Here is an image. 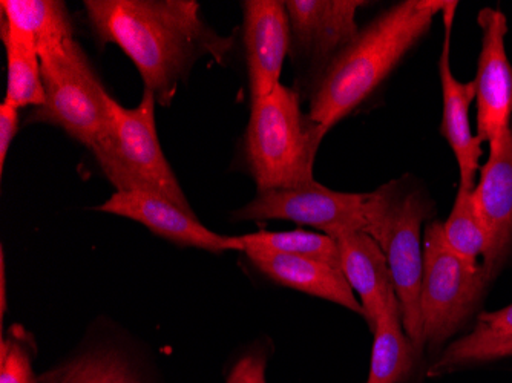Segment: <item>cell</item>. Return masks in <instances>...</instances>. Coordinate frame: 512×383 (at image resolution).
Returning a JSON list of instances; mask_svg holds the SVG:
<instances>
[{"label":"cell","instance_id":"cell-3","mask_svg":"<svg viewBox=\"0 0 512 383\" xmlns=\"http://www.w3.org/2000/svg\"><path fill=\"white\" fill-rule=\"evenodd\" d=\"M327 132L301 111L296 89L279 83L252 100L244 157L258 190L315 183L313 167Z\"/></svg>","mask_w":512,"mask_h":383},{"label":"cell","instance_id":"cell-11","mask_svg":"<svg viewBox=\"0 0 512 383\" xmlns=\"http://www.w3.org/2000/svg\"><path fill=\"white\" fill-rule=\"evenodd\" d=\"M361 0H289L290 33L295 53L313 65H329L359 34L356 13ZM324 68V69H325Z\"/></svg>","mask_w":512,"mask_h":383},{"label":"cell","instance_id":"cell-5","mask_svg":"<svg viewBox=\"0 0 512 383\" xmlns=\"http://www.w3.org/2000/svg\"><path fill=\"white\" fill-rule=\"evenodd\" d=\"M155 106V95L146 89L135 108L112 99L108 129L89 151L117 192H152L192 209L161 149Z\"/></svg>","mask_w":512,"mask_h":383},{"label":"cell","instance_id":"cell-12","mask_svg":"<svg viewBox=\"0 0 512 383\" xmlns=\"http://www.w3.org/2000/svg\"><path fill=\"white\" fill-rule=\"evenodd\" d=\"M243 36L252 100L263 99L279 85L284 59L292 48L286 2L246 0Z\"/></svg>","mask_w":512,"mask_h":383},{"label":"cell","instance_id":"cell-14","mask_svg":"<svg viewBox=\"0 0 512 383\" xmlns=\"http://www.w3.org/2000/svg\"><path fill=\"white\" fill-rule=\"evenodd\" d=\"M490 145V157L473 190L474 206L493 243L499 269L512 247V125Z\"/></svg>","mask_w":512,"mask_h":383},{"label":"cell","instance_id":"cell-25","mask_svg":"<svg viewBox=\"0 0 512 383\" xmlns=\"http://www.w3.org/2000/svg\"><path fill=\"white\" fill-rule=\"evenodd\" d=\"M266 365L267 359L264 354H247L232 368L227 383H267Z\"/></svg>","mask_w":512,"mask_h":383},{"label":"cell","instance_id":"cell-10","mask_svg":"<svg viewBox=\"0 0 512 383\" xmlns=\"http://www.w3.org/2000/svg\"><path fill=\"white\" fill-rule=\"evenodd\" d=\"M479 25L483 37L474 79L477 137L482 143H491L511 126L512 66L505 48L508 22L502 11L483 8L479 13Z\"/></svg>","mask_w":512,"mask_h":383},{"label":"cell","instance_id":"cell-2","mask_svg":"<svg viewBox=\"0 0 512 383\" xmlns=\"http://www.w3.org/2000/svg\"><path fill=\"white\" fill-rule=\"evenodd\" d=\"M444 0H405L359 31L319 74L309 115L327 134L387 79L405 54L430 30Z\"/></svg>","mask_w":512,"mask_h":383},{"label":"cell","instance_id":"cell-19","mask_svg":"<svg viewBox=\"0 0 512 383\" xmlns=\"http://www.w3.org/2000/svg\"><path fill=\"white\" fill-rule=\"evenodd\" d=\"M445 243L471 267H482L488 276L496 272L493 243L474 206L473 190L459 187L453 210L442 223Z\"/></svg>","mask_w":512,"mask_h":383},{"label":"cell","instance_id":"cell-17","mask_svg":"<svg viewBox=\"0 0 512 383\" xmlns=\"http://www.w3.org/2000/svg\"><path fill=\"white\" fill-rule=\"evenodd\" d=\"M2 20L30 37L39 56L56 53L74 40L73 23L65 2L57 0H2Z\"/></svg>","mask_w":512,"mask_h":383},{"label":"cell","instance_id":"cell-8","mask_svg":"<svg viewBox=\"0 0 512 383\" xmlns=\"http://www.w3.org/2000/svg\"><path fill=\"white\" fill-rule=\"evenodd\" d=\"M367 194H345L315 183L287 189L258 190L249 204L234 213L235 220H289L336 236L364 230Z\"/></svg>","mask_w":512,"mask_h":383},{"label":"cell","instance_id":"cell-22","mask_svg":"<svg viewBox=\"0 0 512 383\" xmlns=\"http://www.w3.org/2000/svg\"><path fill=\"white\" fill-rule=\"evenodd\" d=\"M244 250L247 247L267 250V252L283 253V255L302 256V258L324 261L339 267L338 241L325 233L307 232V230H290V232H261L241 236ZM341 269V267H339Z\"/></svg>","mask_w":512,"mask_h":383},{"label":"cell","instance_id":"cell-28","mask_svg":"<svg viewBox=\"0 0 512 383\" xmlns=\"http://www.w3.org/2000/svg\"><path fill=\"white\" fill-rule=\"evenodd\" d=\"M0 279H2V282H0V285H2V316L5 315V311H7V296H5V290H7V287H5V261H4V252H2V259H0Z\"/></svg>","mask_w":512,"mask_h":383},{"label":"cell","instance_id":"cell-21","mask_svg":"<svg viewBox=\"0 0 512 383\" xmlns=\"http://www.w3.org/2000/svg\"><path fill=\"white\" fill-rule=\"evenodd\" d=\"M512 338V304L493 313H483L477 319L476 327L465 338L457 339L444 354L437 359L436 364L428 371V376L439 377L451 373L456 368L467 364L468 357L474 351L497 342Z\"/></svg>","mask_w":512,"mask_h":383},{"label":"cell","instance_id":"cell-1","mask_svg":"<svg viewBox=\"0 0 512 383\" xmlns=\"http://www.w3.org/2000/svg\"><path fill=\"white\" fill-rule=\"evenodd\" d=\"M86 16L100 43L132 60L157 105L169 106L200 57L223 59L232 45L207 27L194 0H86Z\"/></svg>","mask_w":512,"mask_h":383},{"label":"cell","instance_id":"cell-9","mask_svg":"<svg viewBox=\"0 0 512 383\" xmlns=\"http://www.w3.org/2000/svg\"><path fill=\"white\" fill-rule=\"evenodd\" d=\"M97 210L137 221L155 235L178 246L197 247L212 253L229 250L244 253L241 236H224L212 232L198 221L194 210L152 192H115Z\"/></svg>","mask_w":512,"mask_h":383},{"label":"cell","instance_id":"cell-24","mask_svg":"<svg viewBox=\"0 0 512 383\" xmlns=\"http://www.w3.org/2000/svg\"><path fill=\"white\" fill-rule=\"evenodd\" d=\"M0 383H34L30 345L23 328H11L0 342Z\"/></svg>","mask_w":512,"mask_h":383},{"label":"cell","instance_id":"cell-23","mask_svg":"<svg viewBox=\"0 0 512 383\" xmlns=\"http://www.w3.org/2000/svg\"><path fill=\"white\" fill-rule=\"evenodd\" d=\"M59 383H138L119 356L91 353L60 370Z\"/></svg>","mask_w":512,"mask_h":383},{"label":"cell","instance_id":"cell-20","mask_svg":"<svg viewBox=\"0 0 512 383\" xmlns=\"http://www.w3.org/2000/svg\"><path fill=\"white\" fill-rule=\"evenodd\" d=\"M2 40L7 50V100L16 108L40 106L45 103V85H43L42 63L30 37L17 31L2 20Z\"/></svg>","mask_w":512,"mask_h":383},{"label":"cell","instance_id":"cell-6","mask_svg":"<svg viewBox=\"0 0 512 383\" xmlns=\"http://www.w3.org/2000/svg\"><path fill=\"white\" fill-rule=\"evenodd\" d=\"M46 100L28 122L48 123L91 149L111 122L112 97L94 73L85 51L71 40L40 57Z\"/></svg>","mask_w":512,"mask_h":383},{"label":"cell","instance_id":"cell-26","mask_svg":"<svg viewBox=\"0 0 512 383\" xmlns=\"http://www.w3.org/2000/svg\"><path fill=\"white\" fill-rule=\"evenodd\" d=\"M17 131H19V108L4 100L0 105V169L2 171Z\"/></svg>","mask_w":512,"mask_h":383},{"label":"cell","instance_id":"cell-16","mask_svg":"<svg viewBox=\"0 0 512 383\" xmlns=\"http://www.w3.org/2000/svg\"><path fill=\"white\" fill-rule=\"evenodd\" d=\"M342 273L358 293L364 308V319L375 330L379 315L394 293L390 267L379 244L364 230H352L336 236Z\"/></svg>","mask_w":512,"mask_h":383},{"label":"cell","instance_id":"cell-27","mask_svg":"<svg viewBox=\"0 0 512 383\" xmlns=\"http://www.w3.org/2000/svg\"><path fill=\"white\" fill-rule=\"evenodd\" d=\"M509 356H512V338L474 351V353L468 357L467 364L465 365L496 361V359H503V357Z\"/></svg>","mask_w":512,"mask_h":383},{"label":"cell","instance_id":"cell-7","mask_svg":"<svg viewBox=\"0 0 512 383\" xmlns=\"http://www.w3.org/2000/svg\"><path fill=\"white\" fill-rule=\"evenodd\" d=\"M490 276L471 267L445 243L442 223L428 224L424 235L421 316L425 348L439 347L470 318Z\"/></svg>","mask_w":512,"mask_h":383},{"label":"cell","instance_id":"cell-4","mask_svg":"<svg viewBox=\"0 0 512 383\" xmlns=\"http://www.w3.org/2000/svg\"><path fill=\"white\" fill-rule=\"evenodd\" d=\"M427 201L419 190L391 181L367 194L365 232L375 239L387 258L394 293L401 305L402 324L416 356L424 351L421 289L424 273L422 223L427 220Z\"/></svg>","mask_w":512,"mask_h":383},{"label":"cell","instance_id":"cell-13","mask_svg":"<svg viewBox=\"0 0 512 383\" xmlns=\"http://www.w3.org/2000/svg\"><path fill=\"white\" fill-rule=\"evenodd\" d=\"M457 2H448L442 11L444 16V46L439 60V76L444 95V120L440 132L447 138L451 151L456 155L460 171V187L474 190L476 172L482 155V141L471 131L470 106L476 99L473 82H459L451 69V34Z\"/></svg>","mask_w":512,"mask_h":383},{"label":"cell","instance_id":"cell-18","mask_svg":"<svg viewBox=\"0 0 512 383\" xmlns=\"http://www.w3.org/2000/svg\"><path fill=\"white\" fill-rule=\"evenodd\" d=\"M367 383H401L410 377L416 351L402 324L396 293L388 298L376 322Z\"/></svg>","mask_w":512,"mask_h":383},{"label":"cell","instance_id":"cell-15","mask_svg":"<svg viewBox=\"0 0 512 383\" xmlns=\"http://www.w3.org/2000/svg\"><path fill=\"white\" fill-rule=\"evenodd\" d=\"M244 253L255 269L276 284L335 302L364 318V308L339 267L316 259L267 252L253 247H247Z\"/></svg>","mask_w":512,"mask_h":383}]
</instances>
